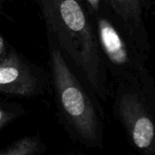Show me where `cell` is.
<instances>
[{
    "label": "cell",
    "instance_id": "cell-1",
    "mask_svg": "<svg viewBox=\"0 0 155 155\" xmlns=\"http://www.w3.org/2000/svg\"><path fill=\"white\" fill-rule=\"evenodd\" d=\"M48 32L97 94L105 99L106 74L99 43L81 0H36Z\"/></svg>",
    "mask_w": 155,
    "mask_h": 155
},
{
    "label": "cell",
    "instance_id": "cell-2",
    "mask_svg": "<svg viewBox=\"0 0 155 155\" xmlns=\"http://www.w3.org/2000/svg\"><path fill=\"white\" fill-rule=\"evenodd\" d=\"M49 56L59 110L79 139L89 146L102 141V127L95 107L67 63L57 43L50 40Z\"/></svg>",
    "mask_w": 155,
    "mask_h": 155
},
{
    "label": "cell",
    "instance_id": "cell-3",
    "mask_svg": "<svg viewBox=\"0 0 155 155\" xmlns=\"http://www.w3.org/2000/svg\"><path fill=\"white\" fill-rule=\"evenodd\" d=\"M98 43L108 59L113 74L132 88L151 94L153 81L144 62V53L132 42L129 43L116 26L105 17H98Z\"/></svg>",
    "mask_w": 155,
    "mask_h": 155
},
{
    "label": "cell",
    "instance_id": "cell-4",
    "mask_svg": "<svg viewBox=\"0 0 155 155\" xmlns=\"http://www.w3.org/2000/svg\"><path fill=\"white\" fill-rule=\"evenodd\" d=\"M116 110L132 143L142 153H155V123L143 94L123 87L116 100Z\"/></svg>",
    "mask_w": 155,
    "mask_h": 155
},
{
    "label": "cell",
    "instance_id": "cell-5",
    "mask_svg": "<svg viewBox=\"0 0 155 155\" xmlns=\"http://www.w3.org/2000/svg\"><path fill=\"white\" fill-rule=\"evenodd\" d=\"M42 91V84L36 72L13 51L8 50L0 59V93L30 97Z\"/></svg>",
    "mask_w": 155,
    "mask_h": 155
},
{
    "label": "cell",
    "instance_id": "cell-6",
    "mask_svg": "<svg viewBox=\"0 0 155 155\" xmlns=\"http://www.w3.org/2000/svg\"><path fill=\"white\" fill-rule=\"evenodd\" d=\"M109 2L132 40L144 54H147L150 50V43L144 21L143 0H109Z\"/></svg>",
    "mask_w": 155,
    "mask_h": 155
},
{
    "label": "cell",
    "instance_id": "cell-7",
    "mask_svg": "<svg viewBox=\"0 0 155 155\" xmlns=\"http://www.w3.org/2000/svg\"><path fill=\"white\" fill-rule=\"evenodd\" d=\"M45 151V146L37 137H24L0 150V155H36Z\"/></svg>",
    "mask_w": 155,
    "mask_h": 155
},
{
    "label": "cell",
    "instance_id": "cell-8",
    "mask_svg": "<svg viewBox=\"0 0 155 155\" xmlns=\"http://www.w3.org/2000/svg\"><path fill=\"white\" fill-rule=\"evenodd\" d=\"M21 112V110H16V108H9L7 106L0 105V129L16 118Z\"/></svg>",
    "mask_w": 155,
    "mask_h": 155
},
{
    "label": "cell",
    "instance_id": "cell-9",
    "mask_svg": "<svg viewBox=\"0 0 155 155\" xmlns=\"http://www.w3.org/2000/svg\"><path fill=\"white\" fill-rule=\"evenodd\" d=\"M86 2V4L89 5L90 9L93 12V13H98L100 11V4L102 2V0H84Z\"/></svg>",
    "mask_w": 155,
    "mask_h": 155
},
{
    "label": "cell",
    "instance_id": "cell-10",
    "mask_svg": "<svg viewBox=\"0 0 155 155\" xmlns=\"http://www.w3.org/2000/svg\"><path fill=\"white\" fill-rule=\"evenodd\" d=\"M7 51H8V49H7L6 44H5V39H4V37L0 35V59L6 54Z\"/></svg>",
    "mask_w": 155,
    "mask_h": 155
},
{
    "label": "cell",
    "instance_id": "cell-11",
    "mask_svg": "<svg viewBox=\"0 0 155 155\" xmlns=\"http://www.w3.org/2000/svg\"><path fill=\"white\" fill-rule=\"evenodd\" d=\"M153 1V0H143L144 7H146L147 9H150V7L152 6Z\"/></svg>",
    "mask_w": 155,
    "mask_h": 155
},
{
    "label": "cell",
    "instance_id": "cell-12",
    "mask_svg": "<svg viewBox=\"0 0 155 155\" xmlns=\"http://www.w3.org/2000/svg\"><path fill=\"white\" fill-rule=\"evenodd\" d=\"M5 1L10 2V1H14V0H0V9H1V5H2L3 4H5Z\"/></svg>",
    "mask_w": 155,
    "mask_h": 155
},
{
    "label": "cell",
    "instance_id": "cell-13",
    "mask_svg": "<svg viewBox=\"0 0 155 155\" xmlns=\"http://www.w3.org/2000/svg\"><path fill=\"white\" fill-rule=\"evenodd\" d=\"M153 119H154V123H155V113H154V118H153Z\"/></svg>",
    "mask_w": 155,
    "mask_h": 155
}]
</instances>
